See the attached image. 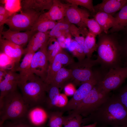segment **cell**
<instances>
[{
  "label": "cell",
  "mask_w": 127,
  "mask_h": 127,
  "mask_svg": "<svg viewBox=\"0 0 127 127\" xmlns=\"http://www.w3.org/2000/svg\"><path fill=\"white\" fill-rule=\"evenodd\" d=\"M96 127H127V124L125 125H123L113 127L97 126Z\"/></svg>",
  "instance_id": "cell-45"
},
{
  "label": "cell",
  "mask_w": 127,
  "mask_h": 127,
  "mask_svg": "<svg viewBox=\"0 0 127 127\" xmlns=\"http://www.w3.org/2000/svg\"><path fill=\"white\" fill-rule=\"evenodd\" d=\"M90 16L89 12L86 9L71 6L67 9L65 17L71 24L77 25L81 30L87 27L83 22V19L89 18Z\"/></svg>",
  "instance_id": "cell-12"
},
{
  "label": "cell",
  "mask_w": 127,
  "mask_h": 127,
  "mask_svg": "<svg viewBox=\"0 0 127 127\" xmlns=\"http://www.w3.org/2000/svg\"><path fill=\"white\" fill-rule=\"evenodd\" d=\"M48 111L43 106L32 107L28 111L25 118L34 127H40L44 125L48 120Z\"/></svg>",
  "instance_id": "cell-11"
},
{
  "label": "cell",
  "mask_w": 127,
  "mask_h": 127,
  "mask_svg": "<svg viewBox=\"0 0 127 127\" xmlns=\"http://www.w3.org/2000/svg\"><path fill=\"white\" fill-rule=\"evenodd\" d=\"M41 14L30 30L35 32H47L49 31V30L52 29L57 23L58 22L56 21L49 20L44 18Z\"/></svg>",
  "instance_id": "cell-24"
},
{
  "label": "cell",
  "mask_w": 127,
  "mask_h": 127,
  "mask_svg": "<svg viewBox=\"0 0 127 127\" xmlns=\"http://www.w3.org/2000/svg\"><path fill=\"white\" fill-rule=\"evenodd\" d=\"M122 31L124 32L125 34H127V25Z\"/></svg>",
  "instance_id": "cell-46"
},
{
  "label": "cell",
  "mask_w": 127,
  "mask_h": 127,
  "mask_svg": "<svg viewBox=\"0 0 127 127\" xmlns=\"http://www.w3.org/2000/svg\"><path fill=\"white\" fill-rule=\"evenodd\" d=\"M47 56L49 63L62 49L56 38H49L46 45Z\"/></svg>",
  "instance_id": "cell-27"
},
{
  "label": "cell",
  "mask_w": 127,
  "mask_h": 127,
  "mask_svg": "<svg viewBox=\"0 0 127 127\" xmlns=\"http://www.w3.org/2000/svg\"><path fill=\"white\" fill-rule=\"evenodd\" d=\"M94 18L102 29L103 32L108 33L109 30L114 26L115 21L114 17L107 13L98 12L94 16Z\"/></svg>",
  "instance_id": "cell-23"
},
{
  "label": "cell",
  "mask_w": 127,
  "mask_h": 127,
  "mask_svg": "<svg viewBox=\"0 0 127 127\" xmlns=\"http://www.w3.org/2000/svg\"><path fill=\"white\" fill-rule=\"evenodd\" d=\"M117 96L127 109V84L120 90Z\"/></svg>",
  "instance_id": "cell-38"
},
{
  "label": "cell",
  "mask_w": 127,
  "mask_h": 127,
  "mask_svg": "<svg viewBox=\"0 0 127 127\" xmlns=\"http://www.w3.org/2000/svg\"><path fill=\"white\" fill-rule=\"evenodd\" d=\"M71 52L73 55L78 58L79 61L85 59L86 55L82 48L78 43L75 49Z\"/></svg>",
  "instance_id": "cell-39"
},
{
  "label": "cell",
  "mask_w": 127,
  "mask_h": 127,
  "mask_svg": "<svg viewBox=\"0 0 127 127\" xmlns=\"http://www.w3.org/2000/svg\"><path fill=\"white\" fill-rule=\"evenodd\" d=\"M64 127H81L82 124L83 117L80 115L69 114L64 116Z\"/></svg>",
  "instance_id": "cell-31"
},
{
  "label": "cell",
  "mask_w": 127,
  "mask_h": 127,
  "mask_svg": "<svg viewBox=\"0 0 127 127\" xmlns=\"http://www.w3.org/2000/svg\"><path fill=\"white\" fill-rule=\"evenodd\" d=\"M69 30L71 35L75 37V41L82 48L87 58H90L93 53L87 49L85 46V36L82 33L79 28L74 24H71Z\"/></svg>",
  "instance_id": "cell-25"
},
{
  "label": "cell",
  "mask_w": 127,
  "mask_h": 127,
  "mask_svg": "<svg viewBox=\"0 0 127 127\" xmlns=\"http://www.w3.org/2000/svg\"><path fill=\"white\" fill-rule=\"evenodd\" d=\"M96 122L97 126L113 127L127 124V109L117 95L109 97L96 111L83 118L82 124Z\"/></svg>",
  "instance_id": "cell-1"
},
{
  "label": "cell",
  "mask_w": 127,
  "mask_h": 127,
  "mask_svg": "<svg viewBox=\"0 0 127 127\" xmlns=\"http://www.w3.org/2000/svg\"><path fill=\"white\" fill-rule=\"evenodd\" d=\"M127 2V0H103L94 6L96 13L102 12L113 16Z\"/></svg>",
  "instance_id": "cell-18"
},
{
  "label": "cell",
  "mask_w": 127,
  "mask_h": 127,
  "mask_svg": "<svg viewBox=\"0 0 127 127\" xmlns=\"http://www.w3.org/2000/svg\"><path fill=\"white\" fill-rule=\"evenodd\" d=\"M49 31L36 32L31 37L26 47L24 49V54L28 52L35 53L45 46L49 38Z\"/></svg>",
  "instance_id": "cell-17"
},
{
  "label": "cell",
  "mask_w": 127,
  "mask_h": 127,
  "mask_svg": "<svg viewBox=\"0 0 127 127\" xmlns=\"http://www.w3.org/2000/svg\"><path fill=\"white\" fill-rule=\"evenodd\" d=\"M59 88L52 84H47V96L44 107L48 111L56 110V105L60 94Z\"/></svg>",
  "instance_id": "cell-20"
},
{
  "label": "cell",
  "mask_w": 127,
  "mask_h": 127,
  "mask_svg": "<svg viewBox=\"0 0 127 127\" xmlns=\"http://www.w3.org/2000/svg\"><path fill=\"white\" fill-rule=\"evenodd\" d=\"M118 33L102 32L98 35L96 60L103 69L109 70L120 67L121 48Z\"/></svg>",
  "instance_id": "cell-2"
},
{
  "label": "cell",
  "mask_w": 127,
  "mask_h": 127,
  "mask_svg": "<svg viewBox=\"0 0 127 127\" xmlns=\"http://www.w3.org/2000/svg\"><path fill=\"white\" fill-rule=\"evenodd\" d=\"M0 68L5 70L9 65H14L16 63L4 53L0 52Z\"/></svg>",
  "instance_id": "cell-37"
},
{
  "label": "cell",
  "mask_w": 127,
  "mask_h": 127,
  "mask_svg": "<svg viewBox=\"0 0 127 127\" xmlns=\"http://www.w3.org/2000/svg\"><path fill=\"white\" fill-rule=\"evenodd\" d=\"M114 17L115 19L114 25L109 30L108 33L118 32L122 31L127 25V2Z\"/></svg>",
  "instance_id": "cell-22"
},
{
  "label": "cell",
  "mask_w": 127,
  "mask_h": 127,
  "mask_svg": "<svg viewBox=\"0 0 127 127\" xmlns=\"http://www.w3.org/2000/svg\"><path fill=\"white\" fill-rule=\"evenodd\" d=\"M98 64L96 59L92 60L87 58L69 65L72 77V83L75 86H80L90 79L94 74L92 67Z\"/></svg>",
  "instance_id": "cell-8"
},
{
  "label": "cell",
  "mask_w": 127,
  "mask_h": 127,
  "mask_svg": "<svg viewBox=\"0 0 127 127\" xmlns=\"http://www.w3.org/2000/svg\"><path fill=\"white\" fill-rule=\"evenodd\" d=\"M53 3V0H22L21 2V11L28 9L43 13L44 11L49 10Z\"/></svg>",
  "instance_id": "cell-19"
},
{
  "label": "cell",
  "mask_w": 127,
  "mask_h": 127,
  "mask_svg": "<svg viewBox=\"0 0 127 127\" xmlns=\"http://www.w3.org/2000/svg\"><path fill=\"white\" fill-rule=\"evenodd\" d=\"M126 66H127V64L124 67Z\"/></svg>",
  "instance_id": "cell-47"
},
{
  "label": "cell",
  "mask_w": 127,
  "mask_h": 127,
  "mask_svg": "<svg viewBox=\"0 0 127 127\" xmlns=\"http://www.w3.org/2000/svg\"><path fill=\"white\" fill-rule=\"evenodd\" d=\"M64 89V94L67 96H73L77 90L75 85L72 82L66 85Z\"/></svg>",
  "instance_id": "cell-41"
},
{
  "label": "cell",
  "mask_w": 127,
  "mask_h": 127,
  "mask_svg": "<svg viewBox=\"0 0 127 127\" xmlns=\"http://www.w3.org/2000/svg\"><path fill=\"white\" fill-rule=\"evenodd\" d=\"M71 6L68 3H63L60 0H53V4L49 10L47 12L42 13L41 15L48 20L59 21L65 17L67 9Z\"/></svg>",
  "instance_id": "cell-14"
},
{
  "label": "cell",
  "mask_w": 127,
  "mask_h": 127,
  "mask_svg": "<svg viewBox=\"0 0 127 127\" xmlns=\"http://www.w3.org/2000/svg\"><path fill=\"white\" fill-rule=\"evenodd\" d=\"M127 78V66L109 70L97 84L104 93L109 94L111 91L118 88Z\"/></svg>",
  "instance_id": "cell-7"
},
{
  "label": "cell",
  "mask_w": 127,
  "mask_h": 127,
  "mask_svg": "<svg viewBox=\"0 0 127 127\" xmlns=\"http://www.w3.org/2000/svg\"><path fill=\"white\" fill-rule=\"evenodd\" d=\"M5 8L13 14L21 10V1L19 0H3Z\"/></svg>",
  "instance_id": "cell-33"
},
{
  "label": "cell",
  "mask_w": 127,
  "mask_h": 127,
  "mask_svg": "<svg viewBox=\"0 0 127 127\" xmlns=\"http://www.w3.org/2000/svg\"><path fill=\"white\" fill-rule=\"evenodd\" d=\"M3 127H34L31 125L26 118L12 120L3 124Z\"/></svg>",
  "instance_id": "cell-35"
},
{
  "label": "cell",
  "mask_w": 127,
  "mask_h": 127,
  "mask_svg": "<svg viewBox=\"0 0 127 127\" xmlns=\"http://www.w3.org/2000/svg\"><path fill=\"white\" fill-rule=\"evenodd\" d=\"M34 53L28 52L25 54L20 65L15 68L14 71H18L19 72L20 82L18 85L24 83L28 81L31 80L36 77V76L32 74L31 70V63Z\"/></svg>",
  "instance_id": "cell-16"
},
{
  "label": "cell",
  "mask_w": 127,
  "mask_h": 127,
  "mask_svg": "<svg viewBox=\"0 0 127 127\" xmlns=\"http://www.w3.org/2000/svg\"><path fill=\"white\" fill-rule=\"evenodd\" d=\"M82 21L88 28L89 31L95 36L98 35L103 32L100 26L94 17L91 19L83 18Z\"/></svg>",
  "instance_id": "cell-30"
},
{
  "label": "cell",
  "mask_w": 127,
  "mask_h": 127,
  "mask_svg": "<svg viewBox=\"0 0 127 127\" xmlns=\"http://www.w3.org/2000/svg\"><path fill=\"white\" fill-rule=\"evenodd\" d=\"M97 125V123L95 122L88 125L81 126V127H96Z\"/></svg>",
  "instance_id": "cell-44"
},
{
  "label": "cell",
  "mask_w": 127,
  "mask_h": 127,
  "mask_svg": "<svg viewBox=\"0 0 127 127\" xmlns=\"http://www.w3.org/2000/svg\"><path fill=\"white\" fill-rule=\"evenodd\" d=\"M42 13L30 10H24L20 13L12 15L5 24L12 31L19 32L29 31Z\"/></svg>",
  "instance_id": "cell-6"
},
{
  "label": "cell",
  "mask_w": 127,
  "mask_h": 127,
  "mask_svg": "<svg viewBox=\"0 0 127 127\" xmlns=\"http://www.w3.org/2000/svg\"><path fill=\"white\" fill-rule=\"evenodd\" d=\"M47 126L49 127H63L64 119V113L59 110L49 111Z\"/></svg>",
  "instance_id": "cell-28"
},
{
  "label": "cell",
  "mask_w": 127,
  "mask_h": 127,
  "mask_svg": "<svg viewBox=\"0 0 127 127\" xmlns=\"http://www.w3.org/2000/svg\"><path fill=\"white\" fill-rule=\"evenodd\" d=\"M71 24L65 17L60 20L49 32V38H58L69 29Z\"/></svg>",
  "instance_id": "cell-26"
},
{
  "label": "cell",
  "mask_w": 127,
  "mask_h": 127,
  "mask_svg": "<svg viewBox=\"0 0 127 127\" xmlns=\"http://www.w3.org/2000/svg\"><path fill=\"white\" fill-rule=\"evenodd\" d=\"M30 108L21 94L16 90L0 99V125L6 121L25 118Z\"/></svg>",
  "instance_id": "cell-3"
},
{
  "label": "cell",
  "mask_w": 127,
  "mask_h": 127,
  "mask_svg": "<svg viewBox=\"0 0 127 127\" xmlns=\"http://www.w3.org/2000/svg\"><path fill=\"white\" fill-rule=\"evenodd\" d=\"M104 75L99 71H94L92 78L82 84L67 104L64 107L59 109V110L64 113L75 109L87 94L102 79Z\"/></svg>",
  "instance_id": "cell-9"
},
{
  "label": "cell",
  "mask_w": 127,
  "mask_h": 127,
  "mask_svg": "<svg viewBox=\"0 0 127 127\" xmlns=\"http://www.w3.org/2000/svg\"><path fill=\"white\" fill-rule=\"evenodd\" d=\"M0 52L5 54L16 63L24 53L22 47L2 38L0 39Z\"/></svg>",
  "instance_id": "cell-15"
},
{
  "label": "cell",
  "mask_w": 127,
  "mask_h": 127,
  "mask_svg": "<svg viewBox=\"0 0 127 127\" xmlns=\"http://www.w3.org/2000/svg\"><path fill=\"white\" fill-rule=\"evenodd\" d=\"M72 80L71 69L62 67L58 71L49 84L56 85L61 90L66 85L71 82Z\"/></svg>",
  "instance_id": "cell-21"
},
{
  "label": "cell",
  "mask_w": 127,
  "mask_h": 127,
  "mask_svg": "<svg viewBox=\"0 0 127 127\" xmlns=\"http://www.w3.org/2000/svg\"><path fill=\"white\" fill-rule=\"evenodd\" d=\"M9 18V17L6 16L0 15V28L5 24V22Z\"/></svg>",
  "instance_id": "cell-43"
},
{
  "label": "cell",
  "mask_w": 127,
  "mask_h": 127,
  "mask_svg": "<svg viewBox=\"0 0 127 127\" xmlns=\"http://www.w3.org/2000/svg\"><path fill=\"white\" fill-rule=\"evenodd\" d=\"M96 36L89 31L85 38L84 44L85 47L92 53L96 51L97 44L96 43Z\"/></svg>",
  "instance_id": "cell-34"
},
{
  "label": "cell",
  "mask_w": 127,
  "mask_h": 127,
  "mask_svg": "<svg viewBox=\"0 0 127 127\" xmlns=\"http://www.w3.org/2000/svg\"><path fill=\"white\" fill-rule=\"evenodd\" d=\"M65 1L70 4L71 6L78 7L80 6L87 9L91 13L94 15L96 13L92 0H66Z\"/></svg>",
  "instance_id": "cell-32"
},
{
  "label": "cell",
  "mask_w": 127,
  "mask_h": 127,
  "mask_svg": "<svg viewBox=\"0 0 127 127\" xmlns=\"http://www.w3.org/2000/svg\"><path fill=\"white\" fill-rule=\"evenodd\" d=\"M97 84L85 96L75 109L68 112L69 115H78L83 117H86L94 112L107 100L110 97L109 94L103 93Z\"/></svg>",
  "instance_id": "cell-5"
},
{
  "label": "cell",
  "mask_w": 127,
  "mask_h": 127,
  "mask_svg": "<svg viewBox=\"0 0 127 127\" xmlns=\"http://www.w3.org/2000/svg\"><path fill=\"white\" fill-rule=\"evenodd\" d=\"M25 102L30 108L38 106L44 107L47 84L36 76L34 79L18 85Z\"/></svg>",
  "instance_id": "cell-4"
},
{
  "label": "cell",
  "mask_w": 127,
  "mask_h": 127,
  "mask_svg": "<svg viewBox=\"0 0 127 127\" xmlns=\"http://www.w3.org/2000/svg\"><path fill=\"white\" fill-rule=\"evenodd\" d=\"M123 38L120 36L119 42L121 48V58L124 60L125 66L127 64V34H125Z\"/></svg>",
  "instance_id": "cell-36"
},
{
  "label": "cell",
  "mask_w": 127,
  "mask_h": 127,
  "mask_svg": "<svg viewBox=\"0 0 127 127\" xmlns=\"http://www.w3.org/2000/svg\"><path fill=\"white\" fill-rule=\"evenodd\" d=\"M13 15L5 8L2 5L0 6V15L6 16L9 17Z\"/></svg>",
  "instance_id": "cell-42"
},
{
  "label": "cell",
  "mask_w": 127,
  "mask_h": 127,
  "mask_svg": "<svg viewBox=\"0 0 127 127\" xmlns=\"http://www.w3.org/2000/svg\"><path fill=\"white\" fill-rule=\"evenodd\" d=\"M46 44L35 53L31 64L32 74L39 77L44 82L46 78L49 64Z\"/></svg>",
  "instance_id": "cell-10"
},
{
  "label": "cell",
  "mask_w": 127,
  "mask_h": 127,
  "mask_svg": "<svg viewBox=\"0 0 127 127\" xmlns=\"http://www.w3.org/2000/svg\"><path fill=\"white\" fill-rule=\"evenodd\" d=\"M36 32L31 30L22 32L13 31L9 29L6 31H2L0 33L2 38L23 47L28 43L32 37Z\"/></svg>",
  "instance_id": "cell-13"
},
{
  "label": "cell",
  "mask_w": 127,
  "mask_h": 127,
  "mask_svg": "<svg viewBox=\"0 0 127 127\" xmlns=\"http://www.w3.org/2000/svg\"><path fill=\"white\" fill-rule=\"evenodd\" d=\"M18 82L4 79L0 82V99L3 98L8 93L17 90Z\"/></svg>",
  "instance_id": "cell-29"
},
{
  "label": "cell",
  "mask_w": 127,
  "mask_h": 127,
  "mask_svg": "<svg viewBox=\"0 0 127 127\" xmlns=\"http://www.w3.org/2000/svg\"><path fill=\"white\" fill-rule=\"evenodd\" d=\"M68 102L67 96L64 94L60 93L56 105V110L65 107Z\"/></svg>",
  "instance_id": "cell-40"
}]
</instances>
